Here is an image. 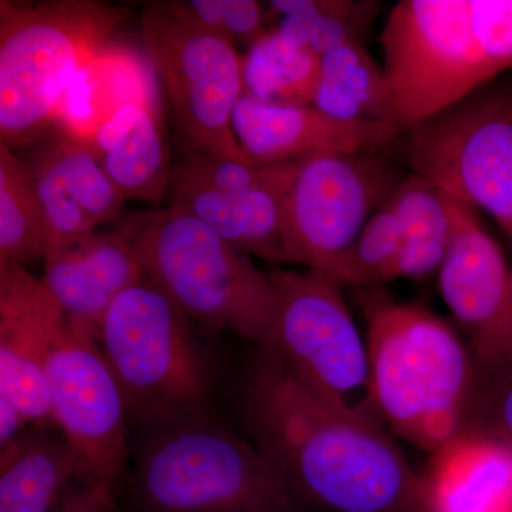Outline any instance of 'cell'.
<instances>
[{
  "instance_id": "1",
  "label": "cell",
  "mask_w": 512,
  "mask_h": 512,
  "mask_svg": "<svg viewBox=\"0 0 512 512\" xmlns=\"http://www.w3.org/2000/svg\"><path fill=\"white\" fill-rule=\"evenodd\" d=\"M249 440L301 504L326 512H417L419 474L372 410L329 399L271 350L256 349L239 392Z\"/></svg>"
},
{
  "instance_id": "2",
  "label": "cell",
  "mask_w": 512,
  "mask_h": 512,
  "mask_svg": "<svg viewBox=\"0 0 512 512\" xmlns=\"http://www.w3.org/2000/svg\"><path fill=\"white\" fill-rule=\"evenodd\" d=\"M369 407L403 440L433 454L467 429L480 365L439 316L370 293L365 303Z\"/></svg>"
},
{
  "instance_id": "3",
  "label": "cell",
  "mask_w": 512,
  "mask_h": 512,
  "mask_svg": "<svg viewBox=\"0 0 512 512\" xmlns=\"http://www.w3.org/2000/svg\"><path fill=\"white\" fill-rule=\"evenodd\" d=\"M392 123L416 126L512 67V0H402L382 36Z\"/></svg>"
},
{
  "instance_id": "4",
  "label": "cell",
  "mask_w": 512,
  "mask_h": 512,
  "mask_svg": "<svg viewBox=\"0 0 512 512\" xmlns=\"http://www.w3.org/2000/svg\"><path fill=\"white\" fill-rule=\"evenodd\" d=\"M130 461L140 512H302L252 441L210 413L140 429Z\"/></svg>"
},
{
  "instance_id": "5",
  "label": "cell",
  "mask_w": 512,
  "mask_h": 512,
  "mask_svg": "<svg viewBox=\"0 0 512 512\" xmlns=\"http://www.w3.org/2000/svg\"><path fill=\"white\" fill-rule=\"evenodd\" d=\"M119 232L144 274L192 322L231 333L256 349L271 348L274 286L251 256L175 205L138 214Z\"/></svg>"
},
{
  "instance_id": "6",
  "label": "cell",
  "mask_w": 512,
  "mask_h": 512,
  "mask_svg": "<svg viewBox=\"0 0 512 512\" xmlns=\"http://www.w3.org/2000/svg\"><path fill=\"white\" fill-rule=\"evenodd\" d=\"M126 15L96 0H0V144L28 147L56 123L74 76Z\"/></svg>"
},
{
  "instance_id": "7",
  "label": "cell",
  "mask_w": 512,
  "mask_h": 512,
  "mask_svg": "<svg viewBox=\"0 0 512 512\" xmlns=\"http://www.w3.org/2000/svg\"><path fill=\"white\" fill-rule=\"evenodd\" d=\"M192 323L146 274L101 320L97 342L140 429L210 413V365Z\"/></svg>"
},
{
  "instance_id": "8",
  "label": "cell",
  "mask_w": 512,
  "mask_h": 512,
  "mask_svg": "<svg viewBox=\"0 0 512 512\" xmlns=\"http://www.w3.org/2000/svg\"><path fill=\"white\" fill-rule=\"evenodd\" d=\"M148 60L192 151L249 160L232 117L244 96L242 60L227 39L195 22L180 2H154L141 19Z\"/></svg>"
},
{
  "instance_id": "9",
  "label": "cell",
  "mask_w": 512,
  "mask_h": 512,
  "mask_svg": "<svg viewBox=\"0 0 512 512\" xmlns=\"http://www.w3.org/2000/svg\"><path fill=\"white\" fill-rule=\"evenodd\" d=\"M414 175L487 211L512 237V93H476L399 137Z\"/></svg>"
},
{
  "instance_id": "10",
  "label": "cell",
  "mask_w": 512,
  "mask_h": 512,
  "mask_svg": "<svg viewBox=\"0 0 512 512\" xmlns=\"http://www.w3.org/2000/svg\"><path fill=\"white\" fill-rule=\"evenodd\" d=\"M268 275L275 291L269 350L313 389L355 407L349 397L369 394V353L346 305L345 285L320 269Z\"/></svg>"
},
{
  "instance_id": "11",
  "label": "cell",
  "mask_w": 512,
  "mask_h": 512,
  "mask_svg": "<svg viewBox=\"0 0 512 512\" xmlns=\"http://www.w3.org/2000/svg\"><path fill=\"white\" fill-rule=\"evenodd\" d=\"M402 180L377 153L293 161L282 198L288 264L329 271Z\"/></svg>"
},
{
  "instance_id": "12",
  "label": "cell",
  "mask_w": 512,
  "mask_h": 512,
  "mask_svg": "<svg viewBox=\"0 0 512 512\" xmlns=\"http://www.w3.org/2000/svg\"><path fill=\"white\" fill-rule=\"evenodd\" d=\"M47 383L53 420L79 458L84 483L114 491L130 463L128 414L92 333L69 322L50 356Z\"/></svg>"
},
{
  "instance_id": "13",
  "label": "cell",
  "mask_w": 512,
  "mask_h": 512,
  "mask_svg": "<svg viewBox=\"0 0 512 512\" xmlns=\"http://www.w3.org/2000/svg\"><path fill=\"white\" fill-rule=\"evenodd\" d=\"M453 237L439 269L440 293L468 336L478 365L512 362V271L473 208L448 198Z\"/></svg>"
},
{
  "instance_id": "14",
  "label": "cell",
  "mask_w": 512,
  "mask_h": 512,
  "mask_svg": "<svg viewBox=\"0 0 512 512\" xmlns=\"http://www.w3.org/2000/svg\"><path fill=\"white\" fill-rule=\"evenodd\" d=\"M69 320L43 279L25 266L0 264V394L33 427H56L47 365Z\"/></svg>"
},
{
  "instance_id": "15",
  "label": "cell",
  "mask_w": 512,
  "mask_h": 512,
  "mask_svg": "<svg viewBox=\"0 0 512 512\" xmlns=\"http://www.w3.org/2000/svg\"><path fill=\"white\" fill-rule=\"evenodd\" d=\"M232 128L245 156L264 164L379 153L403 134L387 121H343L315 106L262 103L247 94L235 106Z\"/></svg>"
},
{
  "instance_id": "16",
  "label": "cell",
  "mask_w": 512,
  "mask_h": 512,
  "mask_svg": "<svg viewBox=\"0 0 512 512\" xmlns=\"http://www.w3.org/2000/svg\"><path fill=\"white\" fill-rule=\"evenodd\" d=\"M43 262V282L64 315L96 339L111 303L144 276L136 251L120 232L56 239Z\"/></svg>"
},
{
  "instance_id": "17",
  "label": "cell",
  "mask_w": 512,
  "mask_h": 512,
  "mask_svg": "<svg viewBox=\"0 0 512 512\" xmlns=\"http://www.w3.org/2000/svg\"><path fill=\"white\" fill-rule=\"evenodd\" d=\"M417 512H512V450L468 429L430 454Z\"/></svg>"
},
{
  "instance_id": "18",
  "label": "cell",
  "mask_w": 512,
  "mask_h": 512,
  "mask_svg": "<svg viewBox=\"0 0 512 512\" xmlns=\"http://www.w3.org/2000/svg\"><path fill=\"white\" fill-rule=\"evenodd\" d=\"M285 187L211 191L170 184L168 205L194 215L249 256L271 265L288 264L282 214Z\"/></svg>"
},
{
  "instance_id": "19",
  "label": "cell",
  "mask_w": 512,
  "mask_h": 512,
  "mask_svg": "<svg viewBox=\"0 0 512 512\" xmlns=\"http://www.w3.org/2000/svg\"><path fill=\"white\" fill-rule=\"evenodd\" d=\"M157 113L147 104H126L101 124L90 140L104 170L127 201H160L170 187L173 165Z\"/></svg>"
},
{
  "instance_id": "20",
  "label": "cell",
  "mask_w": 512,
  "mask_h": 512,
  "mask_svg": "<svg viewBox=\"0 0 512 512\" xmlns=\"http://www.w3.org/2000/svg\"><path fill=\"white\" fill-rule=\"evenodd\" d=\"M153 66L134 53L107 46L77 72L53 126L92 140L101 124L130 103L157 107Z\"/></svg>"
},
{
  "instance_id": "21",
  "label": "cell",
  "mask_w": 512,
  "mask_h": 512,
  "mask_svg": "<svg viewBox=\"0 0 512 512\" xmlns=\"http://www.w3.org/2000/svg\"><path fill=\"white\" fill-rule=\"evenodd\" d=\"M57 427H35L0 450V512H53L82 466Z\"/></svg>"
},
{
  "instance_id": "22",
  "label": "cell",
  "mask_w": 512,
  "mask_h": 512,
  "mask_svg": "<svg viewBox=\"0 0 512 512\" xmlns=\"http://www.w3.org/2000/svg\"><path fill=\"white\" fill-rule=\"evenodd\" d=\"M387 202L402 221L404 237L399 254L383 272L380 284L439 271L453 237L446 195L412 174L397 184Z\"/></svg>"
},
{
  "instance_id": "23",
  "label": "cell",
  "mask_w": 512,
  "mask_h": 512,
  "mask_svg": "<svg viewBox=\"0 0 512 512\" xmlns=\"http://www.w3.org/2000/svg\"><path fill=\"white\" fill-rule=\"evenodd\" d=\"M312 106L343 121L392 123L390 92L383 67L360 40L320 57V74ZM393 124V123H392Z\"/></svg>"
},
{
  "instance_id": "24",
  "label": "cell",
  "mask_w": 512,
  "mask_h": 512,
  "mask_svg": "<svg viewBox=\"0 0 512 512\" xmlns=\"http://www.w3.org/2000/svg\"><path fill=\"white\" fill-rule=\"evenodd\" d=\"M244 94L262 103L312 106L318 87L320 57L295 45L276 29L241 56Z\"/></svg>"
},
{
  "instance_id": "25",
  "label": "cell",
  "mask_w": 512,
  "mask_h": 512,
  "mask_svg": "<svg viewBox=\"0 0 512 512\" xmlns=\"http://www.w3.org/2000/svg\"><path fill=\"white\" fill-rule=\"evenodd\" d=\"M52 241L28 165L0 144V264L43 261Z\"/></svg>"
},
{
  "instance_id": "26",
  "label": "cell",
  "mask_w": 512,
  "mask_h": 512,
  "mask_svg": "<svg viewBox=\"0 0 512 512\" xmlns=\"http://www.w3.org/2000/svg\"><path fill=\"white\" fill-rule=\"evenodd\" d=\"M269 6L282 16L276 30L319 57L360 40V32L375 8L369 2L329 0H274Z\"/></svg>"
},
{
  "instance_id": "27",
  "label": "cell",
  "mask_w": 512,
  "mask_h": 512,
  "mask_svg": "<svg viewBox=\"0 0 512 512\" xmlns=\"http://www.w3.org/2000/svg\"><path fill=\"white\" fill-rule=\"evenodd\" d=\"M40 137L55 156L74 200L93 227L117 220L127 200L104 170L90 141L57 126Z\"/></svg>"
},
{
  "instance_id": "28",
  "label": "cell",
  "mask_w": 512,
  "mask_h": 512,
  "mask_svg": "<svg viewBox=\"0 0 512 512\" xmlns=\"http://www.w3.org/2000/svg\"><path fill=\"white\" fill-rule=\"evenodd\" d=\"M403 237L402 221L386 201L366 222L348 251L326 272L343 285L380 284L383 272L402 248Z\"/></svg>"
},
{
  "instance_id": "29",
  "label": "cell",
  "mask_w": 512,
  "mask_h": 512,
  "mask_svg": "<svg viewBox=\"0 0 512 512\" xmlns=\"http://www.w3.org/2000/svg\"><path fill=\"white\" fill-rule=\"evenodd\" d=\"M293 161L264 164L192 151L173 165L170 184L211 191H239L258 187H284Z\"/></svg>"
},
{
  "instance_id": "30",
  "label": "cell",
  "mask_w": 512,
  "mask_h": 512,
  "mask_svg": "<svg viewBox=\"0 0 512 512\" xmlns=\"http://www.w3.org/2000/svg\"><path fill=\"white\" fill-rule=\"evenodd\" d=\"M25 148L30 150L28 153L30 156L19 157L28 165L35 180L37 195L45 211L53 241L96 231L80 205L74 200L62 168L57 164L46 141L39 137Z\"/></svg>"
},
{
  "instance_id": "31",
  "label": "cell",
  "mask_w": 512,
  "mask_h": 512,
  "mask_svg": "<svg viewBox=\"0 0 512 512\" xmlns=\"http://www.w3.org/2000/svg\"><path fill=\"white\" fill-rule=\"evenodd\" d=\"M191 19L232 45H254L264 36V10L255 0H191L180 2Z\"/></svg>"
},
{
  "instance_id": "32",
  "label": "cell",
  "mask_w": 512,
  "mask_h": 512,
  "mask_svg": "<svg viewBox=\"0 0 512 512\" xmlns=\"http://www.w3.org/2000/svg\"><path fill=\"white\" fill-rule=\"evenodd\" d=\"M468 429L491 434L512 450V362L480 366Z\"/></svg>"
},
{
  "instance_id": "33",
  "label": "cell",
  "mask_w": 512,
  "mask_h": 512,
  "mask_svg": "<svg viewBox=\"0 0 512 512\" xmlns=\"http://www.w3.org/2000/svg\"><path fill=\"white\" fill-rule=\"evenodd\" d=\"M53 512H117L114 491L101 485L86 484L57 505Z\"/></svg>"
},
{
  "instance_id": "34",
  "label": "cell",
  "mask_w": 512,
  "mask_h": 512,
  "mask_svg": "<svg viewBox=\"0 0 512 512\" xmlns=\"http://www.w3.org/2000/svg\"><path fill=\"white\" fill-rule=\"evenodd\" d=\"M30 423L18 406L0 394V450H5L28 433Z\"/></svg>"
}]
</instances>
